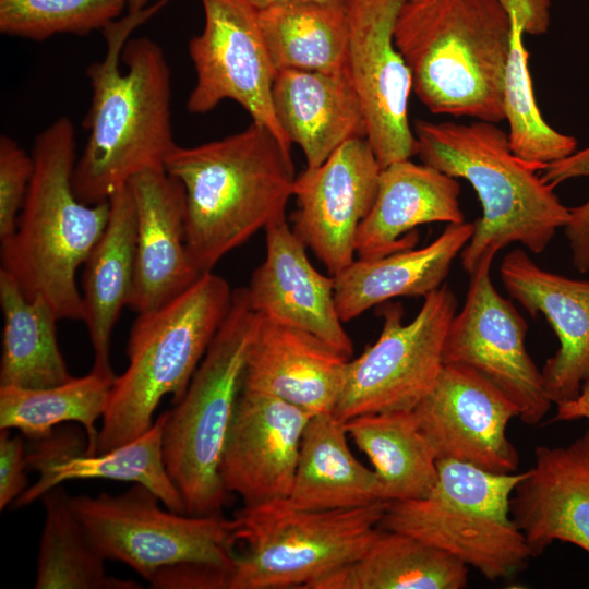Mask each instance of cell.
Here are the masks:
<instances>
[{
    "instance_id": "cell-1",
    "label": "cell",
    "mask_w": 589,
    "mask_h": 589,
    "mask_svg": "<svg viewBox=\"0 0 589 589\" xmlns=\"http://www.w3.org/2000/svg\"><path fill=\"white\" fill-rule=\"evenodd\" d=\"M168 0L116 20L104 28L106 53L86 71L92 99L89 131L75 163L80 201H108L137 173L165 169L177 145L171 125V75L161 47L148 37L130 39Z\"/></svg>"
},
{
    "instance_id": "cell-2",
    "label": "cell",
    "mask_w": 589,
    "mask_h": 589,
    "mask_svg": "<svg viewBox=\"0 0 589 589\" xmlns=\"http://www.w3.org/2000/svg\"><path fill=\"white\" fill-rule=\"evenodd\" d=\"M183 187L185 239L201 274L269 224L286 218L294 166L275 135L252 121L201 145L178 144L165 164Z\"/></svg>"
},
{
    "instance_id": "cell-3",
    "label": "cell",
    "mask_w": 589,
    "mask_h": 589,
    "mask_svg": "<svg viewBox=\"0 0 589 589\" xmlns=\"http://www.w3.org/2000/svg\"><path fill=\"white\" fill-rule=\"evenodd\" d=\"M416 155L450 177L467 180L482 216L460 253L469 275L481 260L512 243L542 253L569 218L566 207L539 171L545 166L517 156L508 133L488 121L456 123L414 121Z\"/></svg>"
},
{
    "instance_id": "cell-4",
    "label": "cell",
    "mask_w": 589,
    "mask_h": 589,
    "mask_svg": "<svg viewBox=\"0 0 589 589\" xmlns=\"http://www.w3.org/2000/svg\"><path fill=\"white\" fill-rule=\"evenodd\" d=\"M75 129L60 117L35 139L34 173L11 238L1 242V268L32 299L44 297L59 320L83 321L75 275L103 236L109 201L86 204L73 188Z\"/></svg>"
},
{
    "instance_id": "cell-5",
    "label": "cell",
    "mask_w": 589,
    "mask_h": 589,
    "mask_svg": "<svg viewBox=\"0 0 589 589\" xmlns=\"http://www.w3.org/2000/svg\"><path fill=\"white\" fill-rule=\"evenodd\" d=\"M510 37L498 0H406L394 32L412 89L430 112L493 123L505 119Z\"/></svg>"
},
{
    "instance_id": "cell-6",
    "label": "cell",
    "mask_w": 589,
    "mask_h": 589,
    "mask_svg": "<svg viewBox=\"0 0 589 589\" xmlns=\"http://www.w3.org/2000/svg\"><path fill=\"white\" fill-rule=\"evenodd\" d=\"M225 278L204 273L166 304L139 313L127 344L128 366L116 376L101 418L97 452L145 433L164 397L177 404L225 321L232 300Z\"/></svg>"
},
{
    "instance_id": "cell-7",
    "label": "cell",
    "mask_w": 589,
    "mask_h": 589,
    "mask_svg": "<svg viewBox=\"0 0 589 589\" xmlns=\"http://www.w3.org/2000/svg\"><path fill=\"white\" fill-rule=\"evenodd\" d=\"M259 318L245 287L233 290L229 312L184 395L166 411L164 458L189 515H221L231 495L220 466Z\"/></svg>"
},
{
    "instance_id": "cell-8",
    "label": "cell",
    "mask_w": 589,
    "mask_h": 589,
    "mask_svg": "<svg viewBox=\"0 0 589 589\" xmlns=\"http://www.w3.org/2000/svg\"><path fill=\"white\" fill-rule=\"evenodd\" d=\"M526 472L495 473L437 459L430 494L386 502L378 527L438 548L490 580L512 577L532 557L510 515L512 494Z\"/></svg>"
},
{
    "instance_id": "cell-9",
    "label": "cell",
    "mask_w": 589,
    "mask_h": 589,
    "mask_svg": "<svg viewBox=\"0 0 589 589\" xmlns=\"http://www.w3.org/2000/svg\"><path fill=\"white\" fill-rule=\"evenodd\" d=\"M386 502L306 510L286 500L242 507L229 589L303 588L358 558L381 528Z\"/></svg>"
},
{
    "instance_id": "cell-10",
    "label": "cell",
    "mask_w": 589,
    "mask_h": 589,
    "mask_svg": "<svg viewBox=\"0 0 589 589\" xmlns=\"http://www.w3.org/2000/svg\"><path fill=\"white\" fill-rule=\"evenodd\" d=\"M148 488L134 483L120 494L71 496L75 515L106 560L130 566L145 580L180 563H201L232 572L237 517L165 510Z\"/></svg>"
},
{
    "instance_id": "cell-11",
    "label": "cell",
    "mask_w": 589,
    "mask_h": 589,
    "mask_svg": "<svg viewBox=\"0 0 589 589\" xmlns=\"http://www.w3.org/2000/svg\"><path fill=\"white\" fill-rule=\"evenodd\" d=\"M448 285L424 297L416 317L404 324L399 303L380 304L382 332L349 360L333 413L341 421L396 410H412L433 387L443 366V345L457 312Z\"/></svg>"
},
{
    "instance_id": "cell-12",
    "label": "cell",
    "mask_w": 589,
    "mask_h": 589,
    "mask_svg": "<svg viewBox=\"0 0 589 589\" xmlns=\"http://www.w3.org/2000/svg\"><path fill=\"white\" fill-rule=\"evenodd\" d=\"M202 32L189 41L196 81L187 109L205 113L223 100L238 103L252 121L268 129L291 153L273 105L275 68L259 23L257 10L245 0H200Z\"/></svg>"
},
{
    "instance_id": "cell-13",
    "label": "cell",
    "mask_w": 589,
    "mask_h": 589,
    "mask_svg": "<svg viewBox=\"0 0 589 589\" xmlns=\"http://www.w3.org/2000/svg\"><path fill=\"white\" fill-rule=\"evenodd\" d=\"M495 255H485L470 276L466 300L443 345V364L470 366L497 386L526 424H538L552 406L542 372L526 348L527 323L491 279Z\"/></svg>"
},
{
    "instance_id": "cell-14",
    "label": "cell",
    "mask_w": 589,
    "mask_h": 589,
    "mask_svg": "<svg viewBox=\"0 0 589 589\" xmlns=\"http://www.w3.org/2000/svg\"><path fill=\"white\" fill-rule=\"evenodd\" d=\"M406 0H346L347 73L365 121L366 140L382 168L416 155L409 123L411 71L394 32Z\"/></svg>"
},
{
    "instance_id": "cell-15",
    "label": "cell",
    "mask_w": 589,
    "mask_h": 589,
    "mask_svg": "<svg viewBox=\"0 0 589 589\" xmlns=\"http://www.w3.org/2000/svg\"><path fill=\"white\" fill-rule=\"evenodd\" d=\"M413 412L437 459L462 461L495 473L517 472L518 453L506 430L519 410L474 369L443 364Z\"/></svg>"
},
{
    "instance_id": "cell-16",
    "label": "cell",
    "mask_w": 589,
    "mask_h": 589,
    "mask_svg": "<svg viewBox=\"0 0 589 589\" xmlns=\"http://www.w3.org/2000/svg\"><path fill=\"white\" fill-rule=\"evenodd\" d=\"M381 169L366 137H361L296 177L292 230L330 276L356 260L357 231L373 206Z\"/></svg>"
},
{
    "instance_id": "cell-17",
    "label": "cell",
    "mask_w": 589,
    "mask_h": 589,
    "mask_svg": "<svg viewBox=\"0 0 589 589\" xmlns=\"http://www.w3.org/2000/svg\"><path fill=\"white\" fill-rule=\"evenodd\" d=\"M313 414L272 395L241 388L220 474L243 507L286 500L292 489L304 429Z\"/></svg>"
},
{
    "instance_id": "cell-18",
    "label": "cell",
    "mask_w": 589,
    "mask_h": 589,
    "mask_svg": "<svg viewBox=\"0 0 589 589\" xmlns=\"http://www.w3.org/2000/svg\"><path fill=\"white\" fill-rule=\"evenodd\" d=\"M266 254L245 287L251 308L272 321L306 330L350 358L352 341L342 326L334 277L314 268L306 247L286 218L265 229Z\"/></svg>"
},
{
    "instance_id": "cell-19",
    "label": "cell",
    "mask_w": 589,
    "mask_h": 589,
    "mask_svg": "<svg viewBox=\"0 0 589 589\" xmlns=\"http://www.w3.org/2000/svg\"><path fill=\"white\" fill-rule=\"evenodd\" d=\"M500 275L509 296L542 314L558 338L541 371L546 395L555 405L574 399L589 377V280L545 271L520 249L504 256Z\"/></svg>"
},
{
    "instance_id": "cell-20",
    "label": "cell",
    "mask_w": 589,
    "mask_h": 589,
    "mask_svg": "<svg viewBox=\"0 0 589 589\" xmlns=\"http://www.w3.org/2000/svg\"><path fill=\"white\" fill-rule=\"evenodd\" d=\"M136 211L134 285L129 306L157 309L193 285L201 275L185 239V197L166 169H148L129 182Z\"/></svg>"
},
{
    "instance_id": "cell-21",
    "label": "cell",
    "mask_w": 589,
    "mask_h": 589,
    "mask_svg": "<svg viewBox=\"0 0 589 589\" xmlns=\"http://www.w3.org/2000/svg\"><path fill=\"white\" fill-rule=\"evenodd\" d=\"M166 417L165 411L141 436L104 453H85L86 445L75 431H53L35 441L26 460L38 478L13 503L14 506L25 507L65 481L104 479L142 484L152 490L167 509L187 514L164 458Z\"/></svg>"
},
{
    "instance_id": "cell-22",
    "label": "cell",
    "mask_w": 589,
    "mask_h": 589,
    "mask_svg": "<svg viewBox=\"0 0 589 589\" xmlns=\"http://www.w3.org/2000/svg\"><path fill=\"white\" fill-rule=\"evenodd\" d=\"M510 515L532 557L556 540L589 553V429L567 446L536 447L534 466L512 494Z\"/></svg>"
},
{
    "instance_id": "cell-23",
    "label": "cell",
    "mask_w": 589,
    "mask_h": 589,
    "mask_svg": "<svg viewBox=\"0 0 589 589\" xmlns=\"http://www.w3.org/2000/svg\"><path fill=\"white\" fill-rule=\"evenodd\" d=\"M259 316L242 388L272 395L313 416L333 412L350 358L306 330Z\"/></svg>"
},
{
    "instance_id": "cell-24",
    "label": "cell",
    "mask_w": 589,
    "mask_h": 589,
    "mask_svg": "<svg viewBox=\"0 0 589 589\" xmlns=\"http://www.w3.org/2000/svg\"><path fill=\"white\" fill-rule=\"evenodd\" d=\"M460 185L426 164L410 159L381 169L373 206L356 237L359 259H376L414 248V228L429 223L465 221Z\"/></svg>"
},
{
    "instance_id": "cell-25",
    "label": "cell",
    "mask_w": 589,
    "mask_h": 589,
    "mask_svg": "<svg viewBox=\"0 0 589 589\" xmlns=\"http://www.w3.org/2000/svg\"><path fill=\"white\" fill-rule=\"evenodd\" d=\"M273 105L283 131L303 151L306 168L322 165L344 143L366 137L364 117L347 71L278 70Z\"/></svg>"
},
{
    "instance_id": "cell-26",
    "label": "cell",
    "mask_w": 589,
    "mask_h": 589,
    "mask_svg": "<svg viewBox=\"0 0 589 589\" xmlns=\"http://www.w3.org/2000/svg\"><path fill=\"white\" fill-rule=\"evenodd\" d=\"M474 223L447 224L428 245L376 259H358L334 277L342 323L397 297H425L440 288L471 239Z\"/></svg>"
},
{
    "instance_id": "cell-27",
    "label": "cell",
    "mask_w": 589,
    "mask_h": 589,
    "mask_svg": "<svg viewBox=\"0 0 589 589\" xmlns=\"http://www.w3.org/2000/svg\"><path fill=\"white\" fill-rule=\"evenodd\" d=\"M105 231L85 262L83 310L94 351L92 370L116 376L110 362L111 336L129 305L135 272L136 211L129 183L109 197Z\"/></svg>"
},
{
    "instance_id": "cell-28",
    "label": "cell",
    "mask_w": 589,
    "mask_h": 589,
    "mask_svg": "<svg viewBox=\"0 0 589 589\" xmlns=\"http://www.w3.org/2000/svg\"><path fill=\"white\" fill-rule=\"evenodd\" d=\"M347 435L345 422L333 412L311 417L288 504L306 510H333L384 502L378 476L352 455Z\"/></svg>"
},
{
    "instance_id": "cell-29",
    "label": "cell",
    "mask_w": 589,
    "mask_h": 589,
    "mask_svg": "<svg viewBox=\"0 0 589 589\" xmlns=\"http://www.w3.org/2000/svg\"><path fill=\"white\" fill-rule=\"evenodd\" d=\"M468 566L410 534L381 529L354 561L313 581L308 589H460Z\"/></svg>"
},
{
    "instance_id": "cell-30",
    "label": "cell",
    "mask_w": 589,
    "mask_h": 589,
    "mask_svg": "<svg viewBox=\"0 0 589 589\" xmlns=\"http://www.w3.org/2000/svg\"><path fill=\"white\" fill-rule=\"evenodd\" d=\"M3 314L0 386L47 388L73 376L60 351L52 306L41 297L28 299L16 280L0 268Z\"/></svg>"
},
{
    "instance_id": "cell-31",
    "label": "cell",
    "mask_w": 589,
    "mask_h": 589,
    "mask_svg": "<svg viewBox=\"0 0 589 589\" xmlns=\"http://www.w3.org/2000/svg\"><path fill=\"white\" fill-rule=\"evenodd\" d=\"M345 428L372 462L384 502L430 494L437 480V457L413 409L358 416L345 421Z\"/></svg>"
},
{
    "instance_id": "cell-32",
    "label": "cell",
    "mask_w": 589,
    "mask_h": 589,
    "mask_svg": "<svg viewBox=\"0 0 589 589\" xmlns=\"http://www.w3.org/2000/svg\"><path fill=\"white\" fill-rule=\"evenodd\" d=\"M257 16L275 71H347L346 1L290 2L260 10Z\"/></svg>"
},
{
    "instance_id": "cell-33",
    "label": "cell",
    "mask_w": 589,
    "mask_h": 589,
    "mask_svg": "<svg viewBox=\"0 0 589 589\" xmlns=\"http://www.w3.org/2000/svg\"><path fill=\"white\" fill-rule=\"evenodd\" d=\"M116 376L91 370L81 377L47 388L0 386V430H19L34 441L57 425L77 422L85 430V453L97 452L96 422L103 418Z\"/></svg>"
},
{
    "instance_id": "cell-34",
    "label": "cell",
    "mask_w": 589,
    "mask_h": 589,
    "mask_svg": "<svg viewBox=\"0 0 589 589\" xmlns=\"http://www.w3.org/2000/svg\"><path fill=\"white\" fill-rule=\"evenodd\" d=\"M40 501L45 521L36 566V589H140L131 579L108 575L107 561L75 515L62 484Z\"/></svg>"
},
{
    "instance_id": "cell-35",
    "label": "cell",
    "mask_w": 589,
    "mask_h": 589,
    "mask_svg": "<svg viewBox=\"0 0 589 589\" xmlns=\"http://www.w3.org/2000/svg\"><path fill=\"white\" fill-rule=\"evenodd\" d=\"M510 21L512 37L503 82L509 145L522 159L546 165L573 154L577 140L557 132L544 121L534 97L524 29L513 19Z\"/></svg>"
},
{
    "instance_id": "cell-36",
    "label": "cell",
    "mask_w": 589,
    "mask_h": 589,
    "mask_svg": "<svg viewBox=\"0 0 589 589\" xmlns=\"http://www.w3.org/2000/svg\"><path fill=\"white\" fill-rule=\"evenodd\" d=\"M124 7L125 0H0V32L36 41L85 35L106 28Z\"/></svg>"
},
{
    "instance_id": "cell-37",
    "label": "cell",
    "mask_w": 589,
    "mask_h": 589,
    "mask_svg": "<svg viewBox=\"0 0 589 589\" xmlns=\"http://www.w3.org/2000/svg\"><path fill=\"white\" fill-rule=\"evenodd\" d=\"M539 175L553 188L570 179L589 178V146L546 164ZM564 231L575 269L581 274L589 272V199L581 205L569 208Z\"/></svg>"
},
{
    "instance_id": "cell-38",
    "label": "cell",
    "mask_w": 589,
    "mask_h": 589,
    "mask_svg": "<svg viewBox=\"0 0 589 589\" xmlns=\"http://www.w3.org/2000/svg\"><path fill=\"white\" fill-rule=\"evenodd\" d=\"M34 173V159L13 139L0 136V241L16 230Z\"/></svg>"
},
{
    "instance_id": "cell-39",
    "label": "cell",
    "mask_w": 589,
    "mask_h": 589,
    "mask_svg": "<svg viewBox=\"0 0 589 589\" xmlns=\"http://www.w3.org/2000/svg\"><path fill=\"white\" fill-rule=\"evenodd\" d=\"M231 570L201 563H180L158 570L148 581L154 589H229Z\"/></svg>"
},
{
    "instance_id": "cell-40",
    "label": "cell",
    "mask_w": 589,
    "mask_h": 589,
    "mask_svg": "<svg viewBox=\"0 0 589 589\" xmlns=\"http://www.w3.org/2000/svg\"><path fill=\"white\" fill-rule=\"evenodd\" d=\"M23 434L12 435L10 430L0 432V510L14 503L28 488L27 460Z\"/></svg>"
},
{
    "instance_id": "cell-41",
    "label": "cell",
    "mask_w": 589,
    "mask_h": 589,
    "mask_svg": "<svg viewBox=\"0 0 589 589\" xmlns=\"http://www.w3.org/2000/svg\"><path fill=\"white\" fill-rule=\"evenodd\" d=\"M502 7L525 34L541 35L548 32L551 21L550 0H498Z\"/></svg>"
},
{
    "instance_id": "cell-42",
    "label": "cell",
    "mask_w": 589,
    "mask_h": 589,
    "mask_svg": "<svg viewBox=\"0 0 589 589\" xmlns=\"http://www.w3.org/2000/svg\"><path fill=\"white\" fill-rule=\"evenodd\" d=\"M589 420V377L584 382L579 394L572 400L556 405L554 421Z\"/></svg>"
},
{
    "instance_id": "cell-43",
    "label": "cell",
    "mask_w": 589,
    "mask_h": 589,
    "mask_svg": "<svg viewBox=\"0 0 589 589\" xmlns=\"http://www.w3.org/2000/svg\"><path fill=\"white\" fill-rule=\"evenodd\" d=\"M257 11L264 10L271 7L297 2V1H318V2H345L346 0H245Z\"/></svg>"
},
{
    "instance_id": "cell-44",
    "label": "cell",
    "mask_w": 589,
    "mask_h": 589,
    "mask_svg": "<svg viewBox=\"0 0 589 589\" xmlns=\"http://www.w3.org/2000/svg\"><path fill=\"white\" fill-rule=\"evenodd\" d=\"M148 0H125L128 12L134 13L141 10H144L147 5Z\"/></svg>"
},
{
    "instance_id": "cell-45",
    "label": "cell",
    "mask_w": 589,
    "mask_h": 589,
    "mask_svg": "<svg viewBox=\"0 0 589 589\" xmlns=\"http://www.w3.org/2000/svg\"><path fill=\"white\" fill-rule=\"evenodd\" d=\"M408 1H425V0H408Z\"/></svg>"
}]
</instances>
